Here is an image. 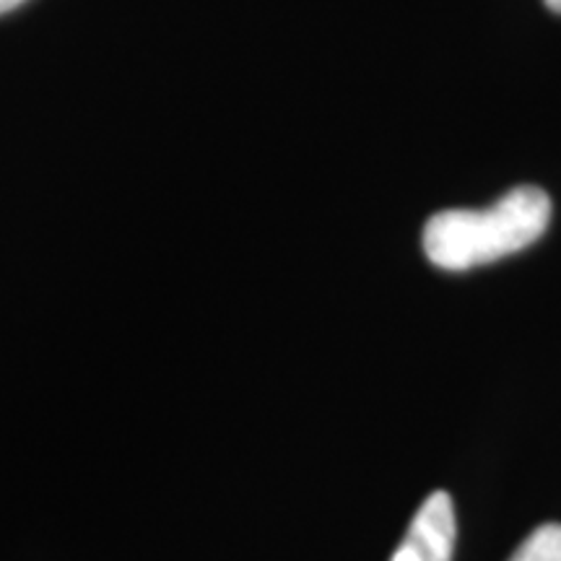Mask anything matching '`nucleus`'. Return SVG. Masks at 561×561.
I'll list each match as a JSON object with an SVG mask.
<instances>
[{
	"mask_svg": "<svg viewBox=\"0 0 561 561\" xmlns=\"http://www.w3.org/2000/svg\"><path fill=\"white\" fill-rule=\"evenodd\" d=\"M549 224V195L536 185H520L483 210L432 216L424 227V252L442 271H471L530 248Z\"/></svg>",
	"mask_w": 561,
	"mask_h": 561,
	"instance_id": "obj_1",
	"label": "nucleus"
},
{
	"mask_svg": "<svg viewBox=\"0 0 561 561\" xmlns=\"http://www.w3.org/2000/svg\"><path fill=\"white\" fill-rule=\"evenodd\" d=\"M455 536H458V525H455L450 494L434 491L413 515L390 561H453Z\"/></svg>",
	"mask_w": 561,
	"mask_h": 561,
	"instance_id": "obj_2",
	"label": "nucleus"
},
{
	"mask_svg": "<svg viewBox=\"0 0 561 561\" xmlns=\"http://www.w3.org/2000/svg\"><path fill=\"white\" fill-rule=\"evenodd\" d=\"M507 561H561V525L546 523L533 530Z\"/></svg>",
	"mask_w": 561,
	"mask_h": 561,
	"instance_id": "obj_3",
	"label": "nucleus"
},
{
	"mask_svg": "<svg viewBox=\"0 0 561 561\" xmlns=\"http://www.w3.org/2000/svg\"><path fill=\"white\" fill-rule=\"evenodd\" d=\"M26 0H0V16H3V13H11V11H16L19 5H24Z\"/></svg>",
	"mask_w": 561,
	"mask_h": 561,
	"instance_id": "obj_4",
	"label": "nucleus"
},
{
	"mask_svg": "<svg viewBox=\"0 0 561 561\" xmlns=\"http://www.w3.org/2000/svg\"><path fill=\"white\" fill-rule=\"evenodd\" d=\"M546 5H549L553 13H561V0H546Z\"/></svg>",
	"mask_w": 561,
	"mask_h": 561,
	"instance_id": "obj_5",
	"label": "nucleus"
}]
</instances>
